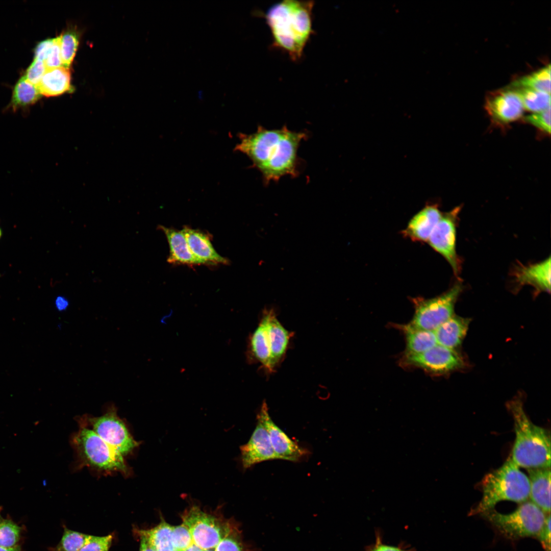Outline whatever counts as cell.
Segmentation results:
<instances>
[{"mask_svg":"<svg viewBox=\"0 0 551 551\" xmlns=\"http://www.w3.org/2000/svg\"><path fill=\"white\" fill-rule=\"evenodd\" d=\"M307 138L306 132L293 131L286 126L267 129L260 126L253 134H240L235 150L248 156L253 167L261 173L264 184H268L285 176L298 175L297 151Z\"/></svg>","mask_w":551,"mask_h":551,"instance_id":"cell-1","label":"cell"},{"mask_svg":"<svg viewBox=\"0 0 551 551\" xmlns=\"http://www.w3.org/2000/svg\"><path fill=\"white\" fill-rule=\"evenodd\" d=\"M244 469L264 461L277 459L267 431L257 420L256 427L248 441L240 447Z\"/></svg>","mask_w":551,"mask_h":551,"instance_id":"cell-14","label":"cell"},{"mask_svg":"<svg viewBox=\"0 0 551 551\" xmlns=\"http://www.w3.org/2000/svg\"><path fill=\"white\" fill-rule=\"evenodd\" d=\"M0 551H21L20 547L19 546H16L11 548H5L0 546Z\"/></svg>","mask_w":551,"mask_h":551,"instance_id":"cell-44","label":"cell"},{"mask_svg":"<svg viewBox=\"0 0 551 551\" xmlns=\"http://www.w3.org/2000/svg\"><path fill=\"white\" fill-rule=\"evenodd\" d=\"M37 86L23 76L15 85L10 106L13 110L32 105L41 96Z\"/></svg>","mask_w":551,"mask_h":551,"instance_id":"cell-26","label":"cell"},{"mask_svg":"<svg viewBox=\"0 0 551 551\" xmlns=\"http://www.w3.org/2000/svg\"><path fill=\"white\" fill-rule=\"evenodd\" d=\"M55 306L58 311L63 312L66 310L68 308L69 302L65 297L60 295L56 298Z\"/></svg>","mask_w":551,"mask_h":551,"instance_id":"cell-41","label":"cell"},{"mask_svg":"<svg viewBox=\"0 0 551 551\" xmlns=\"http://www.w3.org/2000/svg\"><path fill=\"white\" fill-rule=\"evenodd\" d=\"M59 37L62 66L69 69L78 49L79 36L77 32L69 30Z\"/></svg>","mask_w":551,"mask_h":551,"instance_id":"cell-30","label":"cell"},{"mask_svg":"<svg viewBox=\"0 0 551 551\" xmlns=\"http://www.w3.org/2000/svg\"><path fill=\"white\" fill-rule=\"evenodd\" d=\"M530 496L532 501L545 514L550 512V468L528 469Z\"/></svg>","mask_w":551,"mask_h":551,"instance_id":"cell-19","label":"cell"},{"mask_svg":"<svg viewBox=\"0 0 551 551\" xmlns=\"http://www.w3.org/2000/svg\"><path fill=\"white\" fill-rule=\"evenodd\" d=\"M257 419L264 427L267 431L271 444L278 459L292 462L302 460L309 454L305 448L301 447L292 440L272 420L268 412L266 401L264 400Z\"/></svg>","mask_w":551,"mask_h":551,"instance_id":"cell-11","label":"cell"},{"mask_svg":"<svg viewBox=\"0 0 551 551\" xmlns=\"http://www.w3.org/2000/svg\"><path fill=\"white\" fill-rule=\"evenodd\" d=\"M44 63L47 69L63 67L59 37L55 38L54 43Z\"/></svg>","mask_w":551,"mask_h":551,"instance_id":"cell-38","label":"cell"},{"mask_svg":"<svg viewBox=\"0 0 551 551\" xmlns=\"http://www.w3.org/2000/svg\"><path fill=\"white\" fill-rule=\"evenodd\" d=\"M70 79L68 68L59 67L47 69L36 86L42 95L58 96L71 90Z\"/></svg>","mask_w":551,"mask_h":551,"instance_id":"cell-22","label":"cell"},{"mask_svg":"<svg viewBox=\"0 0 551 551\" xmlns=\"http://www.w3.org/2000/svg\"><path fill=\"white\" fill-rule=\"evenodd\" d=\"M21 528L10 519H3L0 523V546L11 548L17 546Z\"/></svg>","mask_w":551,"mask_h":551,"instance_id":"cell-32","label":"cell"},{"mask_svg":"<svg viewBox=\"0 0 551 551\" xmlns=\"http://www.w3.org/2000/svg\"><path fill=\"white\" fill-rule=\"evenodd\" d=\"M113 538V534L104 536L90 535L88 542L79 551H109Z\"/></svg>","mask_w":551,"mask_h":551,"instance_id":"cell-36","label":"cell"},{"mask_svg":"<svg viewBox=\"0 0 551 551\" xmlns=\"http://www.w3.org/2000/svg\"><path fill=\"white\" fill-rule=\"evenodd\" d=\"M193 543L191 535L183 523L172 527L171 543L176 551H182Z\"/></svg>","mask_w":551,"mask_h":551,"instance_id":"cell-33","label":"cell"},{"mask_svg":"<svg viewBox=\"0 0 551 551\" xmlns=\"http://www.w3.org/2000/svg\"><path fill=\"white\" fill-rule=\"evenodd\" d=\"M139 538L140 546L139 551H155L146 539L142 535L135 533Z\"/></svg>","mask_w":551,"mask_h":551,"instance_id":"cell-42","label":"cell"},{"mask_svg":"<svg viewBox=\"0 0 551 551\" xmlns=\"http://www.w3.org/2000/svg\"><path fill=\"white\" fill-rule=\"evenodd\" d=\"M214 551H255L243 541L239 527L236 525L217 545Z\"/></svg>","mask_w":551,"mask_h":551,"instance_id":"cell-31","label":"cell"},{"mask_svg":"<svg viewBox=\"0 0 551 551\" xmlns=\"http://www.w3.org/2000/svg\"><path fill=\"white\" fill-rule=\"evenodd\" d=\"M79 426L71 442L80 468L86 467L104 474L119 473L126 477L131 475L132 470L123 456L91 429Z\"/></svg>","mask_w":551,"mask_h":551,"instance_id":"cell-5","label":"cell"},{"mask_svg":"<svg viewBox=\"0 0 551 551\" xmlns=\"http://www.w3.org/2000/svg\"><path fill=\"white\" fill-rule=\"evenodd\" d=\"M482 514L502 535L513 540L536 537L546 517L540 508L528 501L521 503L509 514H502L492 509Z\"/></svg>","mask_w":551,"mask_h":551,"instance_id":"cell-6","label":"cell"},{"mask_svg":"<svg viewBox=\"0 0 551 551\" xmlns=\"http://www.w3.org/2000/svg\"><path fill=\"white\" fill-rule=\"evenodd\" d=\"M460 209L456 208L441 216L428 241L430 245L441 254L458 274L460 261L456 253V223Z\"/></svg>","mask_w":551,"mask_h":551,"instance_id":"cell-10","label":"cell"},{"mask_svg":"<svg viewBox=\"0 0 551 551\" xmlns=\"http://www.w3.org/2000/svg\"><path fill=\"white\" fill-rule=\"evenodd\" d=\"M507 407L512 416L515 433L512 460L518 467L527 469L550 468L549 434L529 419L519 398L509 401Z\"/></svg>","mask_w":551,"mask_h":551,"instance_id":"cell-3","label":"cell"},{"mask_svg":"<svg viewBox=\"0 0 551 551\" xmlns=\"http://www.w3.org/2000/svg\"><path fill=\"white\" fill-rule=\"evenodd\" d=\"M203 551H214V548H211V549H206V550H203Z\"/></svg>","mask_w":551,"mask_h":551,"instance_id":"cell-47","label":"cell"},{"mask_svg":"<svg viewBox=\"0 0 551 551\" xmlns=\"http://www.w3.org/2000/svg\"><path fill=\"white\" fill-rule=\"evenodd\" d=\"M441 216L436 206H427L412 218L403 233L413 241H427Z\"/></svg>","mask_w":551,"mask_h":551,"instance_id":"cell-18","label":"cell"},{"mask_svg":"<svg viewBox=\"0 0 551 551\" xmlns=\"http://www.w3.org/2000/svg\"><path fill=\"white\" fill-rule=\"evenodd\" d=\"M1 509L0 508V523H1V521H2V520L3 519V517L1 516Z\"/></svg>","mask_w":551,"mask_h":551,"instance_id":"cell-46","label":"cell"},{"mask_svg":"<svg viewBox=\"0 0 551 551\" xmlns=\"http://www.w3.org/2000/svg\"><path fill=\"white\" fill-rule=\"evenodd\" d=\"M402 328L406 336L407 354L420 353L437 344L434 331L416 328L410 323Z\"/></svg>","mask_w":551,"mask_h":551,"instance_id":"cell-24","label":"cell"},{"mask_svg":"<svg viewBox=\"0 0 551 551\" xmlns=\"http://www.w3.org/2000/svg\"><path fill=\"white\" fill-rule=\"evenodd\" d=\"M407 363L434 373H444L463 365L461 356L454 349L439 344L418 354H407Z\"/></svg>","mask_w":551,"mask_h":551,"instance_id":"cell-12","label":"cell"},{"mask_svg":"<svg viewBox=\"0 0 551 551\" xmlns=\"http://www.w3.org/2000/svg\"><path fill=\"white\" fill-rule=\"evenodd\" d=\"M262 315L266 320L272 365L274 368L285 355L293 333L289 332L282 325L273 309H265Z\"/></svg>","mask_w":551,"mask_h":551,"instance_id":"cell-16","label":"cell"},{"mask_svg":"<svg viewBox=\"0 0 551 551\" xmlns=\"http://www.w3.org/2000/svg\"><path fill=\"white\" fill-rule=\"evenodd\" d=\"M188 529L193 543L203 550L215 548L219 542L236 526V522L216 514L209 513L197 505H192L181 515Z\"/></svg>","mask_w":551,"mask_h":551,"instance_id":"cell-7","label":"cell"},{"mask_svg":"<svg viewBox=\"0 0 551 551\" xmlns=\"http://www.w3.org/2000/svg\"><path fill=\"white\" fill-rule=\"evenodd\" d=\"M165 234L169 246L167 262L172 264H185L192 266L201 265L199 261L191 252L182 230L159 226Z\"/></svg>","mask_w":551,"mask_h":551,"instance_id":"cell-20","label":"cell"},{"mask_svg":"<svg viewBox=\"0 0 551 551\" xmlns=\"http://www.w3.org/2000/svg\"><path fill=\"white\" fill-rule=\"evenodd\" d=\"M249 351L250 355L261 363L267 370L273 371L266 320L263 315L258 327L249 338Z\"/></svg>","mask_w":551,"mask_h":551,"instance_id":"cell-23","label":"cell"},{"mask_svg":"<svg viewBox=\"0 0 551 551\" xmlns=\"http://www.w3.org/2000/svg\"><path fill=\"white\" fill-rule=\"evenodd\" d=\"M90 535L68 529L64 527L62 537L58 544L50 551H79L88 542Z\"/></svg>","mask_w":551,"mask_h":551,"instance_id":"cell-29","label":"cell"},{"mask_svg":"<svg viewBox=\"0 0 551 551\" xmlns=\"http://www.w3.org/2000/svg\"><path fill=\"white\" fill-rule=\"evenodd\" d=\"M516 282L520 286L530 285L538 292H550V258L534 264L521 265L514 272Z\"/></svg>","mask_w":551,"mask_h":551,"instance_id":"cell-17","label":"cell"},{"mask_svg":"<svg viewBox=\"0 0 551 551\" xmlns=\"http://www.w3.org/2000/svg\"><path fill=\"white\" fill-rule=\"evenodd\" d=\"M117 411L112 404L103 415L95 417L86 414L79 417L78 422L79 425L91 429L124 457L132 454L140 444L134 439Z\"/></svg>","mask_w":551,"mask_h":551,"instance_id":"cell-8","label":"cell"},{"mask_svg":"<svg viewBox=\"0 0 551 551\" xmlns=\"http://www.w3.org/2000/svg\"><path fill=\"white\" fill-rule=\"evenodd\" d=\"M182 231L191 252L201 264H229V261L221 256L215 250L211 242V236L208 233L186 226Z\"/></svg>","mask_w":551,"mask_h":551,"instance_id":"cell-15","label":"cell"},{"mask_svg":"<svg viewBox=\"0 0 551 551\" xmlns=\"http://www.w3.org/2000/svg\"><path fill=\"white\" fill-rule=\"evenodd\" d=\"M524 120L539 130L548 134L550 133V107L525 117Z\"/></svg>","mask_w":551,"mask_h":551,"instance_id":"cell-34","label":"cell"},{"mask_svg":"<svg viewBox=\"0 0 551 551\" xmlns=\"http://www.w3.org/2000/svg\"><path fill=\"white\" fill-rule=\"evenodd\" d=\"M486 109L491 118L497 123L507 124L522 117L524 108L513 89L498 90L486 99Z\"/></svg>","mask_w":551,"mask_h":551,"instance_id":"cell-13","label":"cell"},{"mask_svg":"<svg viewBox=\"0 0 551 551\" xmlns=\"http://www.w3.org/2000/svg\"><path fill=\"white\" fill-rule=\"evenodd\" d=\"M513 88H527L550 94V65L548 64L512 83Z\"/></svg>","mask_w":551,"mask_h":551,"instance_id":"cell-28","label":"cell"},{"mask_svg":"<svg viewBox=\"0 0 551 551\" xmlns=\"http://www.w3.org/2000/svg\"><path fill=\"white\" fill-rule=\"evenodd\" d=\"M514 88L524 110L534 113L550 107V94L527 88Z\"/></svg>","mask_w":551,"mask_h":551,"instance_id":"cell-27","label":"cell"},{"mask_svg":"<svg viewBox=\"0 0 551 551\" xmlns=\"http://www.w3.org/2000/svg\"><path fill=\"white\" fill-rule=\"evenodd\" d=\"M172 527L162 518L160 522L153 528L146 530L134 529V532L143 536L157 551L173 547L171 543Z\"/></svg>","mask_w":551,"mask_h":551,"instance_id":"cell-25","label":"cell"},{"mask_svg":"<svg viewBox=\"0 0 551 551\" xmlns=\"http://www.w3.org/2000/svg\"><path fill=\"white\" fill-rule=\"evenodd\" d=\"M1 235H2V231H1V229H0V237H1Z\"/></svg>","mask_w":551,"mask_h":551,"instance_id":"cell-48","label":"cell"},{"mask_svg":"<svg viewBox=\"0 0 551 551\" xmlns=\"http://www.w3.org/2000/svg\"><path fill=\"white\" fill-rule=\"evenodd\" d=\"M182 551H203V550L193 542L188 547Z\"/></svg>","mask_w":551,"mask_h":551,"instance_id":"cell-43","label":"cell"},{"mask_svg":"<svg viewBox=\"0 0 551 551\" xmlns=\"http://www.w3.org/2000/svg\"><path fill=\"white\" fill-rule=\"evenodd\" d=\"M469 324V319L453 315L434 331L437 344L453 349L459 346Z\"/></svg>","mask_w":551,"mask_h":551,"instance_id":"cell-21","label":"cell"},{"mask_svg":"<svg viewBox=\"0 0 551 551\" xmlns=\"http://www.w3.org/2000/svg\"><path fill=\"white\" fill-rule=\"evenodd\" d=\"M482 489L481 499L470 515L482 514L503 500L523 503L529 497L530 486L528 477L509 457L501 467L485 475Z\"/></svg>","mask_w":551,"mask_h":551,"instance_id":"cell-4","label":"cell"},{"mask_svg":"<svg viewBox=\"0 0 551 551\" xmlns=\"http://www.w3.org/2000/svg\"><path fill=\"white\" fill-rule=\"evenodd\" d=\"M55 38L47 39L40 42L35 51V59L44 61L54 43Z\"/></svg>","mask_w":551,"mask_h":551,"instance_id":"cell-40","label":"cell"},{"mask_svg":"<svg viewBox=\"0 0 551 551\" xmlns=\"http://www.w3.org/2000/svg\"><path fill=\"white\" fill-rule=\"evenodd\" d=\"M462 290V284L457 283L435 297L413 298L415 313L410 324L416 328L434 331L453 316L456 302Z\"/></svg>","mask_w":551,"mask_h":551,"instance_id":"cell-9","label":"cell"},{"mask_svg":"<svg viewBox=\"0 0 551 551\" xmlns=\"http://www.w3.org/2000/svg\"><path fill=\"white\" fill-rule=\"evenodd\" d=\"M46 69L43 61L34 59L27 69L24 77L29 82L36 86L39 83Z\"/></svg>","mask_w":551,"mask_h":551,"instance_id":"cell-37","label":"cell"},{"mask_svg":"<svg viewBox=\"0 0 551 551\" xmlns=\"http://www.w3.org/2000/svg\"><path fill=\"white\" fill-rule=\"evenodd\" d=\"M157 551H176V550H174V549L173 547H168V548H163V549H160V550H157Z\"/></svg>","mask_w":551,"mask_h":551,"instance_id":"cell-45","label":"cell"},{"mask_svg":"<svg viewBox=\"0 0 551 551\" xmlns=\"http://www.w3.org/2000/svg\"><path fill=\"white\" fill-rule=\"evenodd\" d=\"M536 537L545 551H550V515H546L545 522Z\"/></svg>","mask_w":551,"mask_h":551,"instance_id":"cell-39","label":"cell"},{"mask_svg":"<svg viewBox=\"0 0 551 551\" xmlns=\"http://www.w3.org/2000/svg\"><path fill=\"white\" fill-rule=\"evenodd\" d=\"M312 1L283 0L271 6L265 18L273 45L293 61L300 59L314 31Z\"/></svg>","mask_w":551,"mask_h":551,"instance_id":"cell-2","label":"cell"},{"mask_svg":"<svg viewBox=\"0 0 551 551\" xmlns=\"http://www.w3.org/2000/svg\"><path fill=\"white\" fill-rule=\"evenodd\" d=\"M365 551H416V550L415 548L410 547L404 542H401L397 546L383 543L381 531L379 530H376L374 542L366 546Z\"/></svg>","mask_w":551,"mask_h":551,"instance_id":"cell-35","label":"cell"}]
</instances>
